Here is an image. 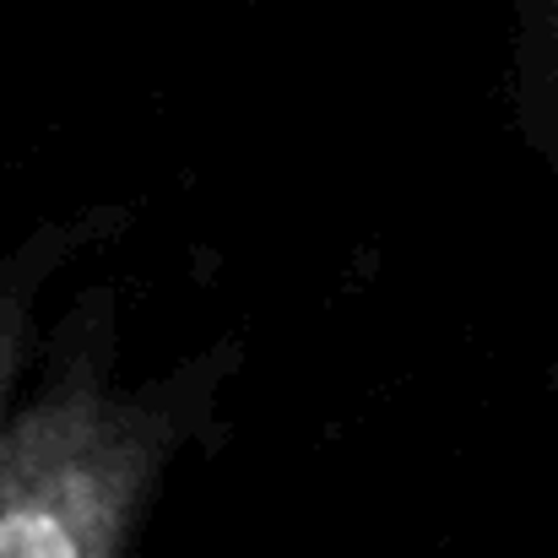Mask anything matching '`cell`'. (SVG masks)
Segmentation results:
<instances>
[{
  "mask_svg": "<svg viewBox=\"0 0 558 558\" xmlns=\"http://www.w3.org/2000/svg\"><path fill=\"white\" fill-rule=\"evenodd\" d=\"M153 461V423L82 385L27 412L0 477V558H120Z\"/></svg>",
  "mask_w": 558,
  "mask_h": 558,
  "instance_id": "6da1fadb",
  "label": "cell"
},
{
  "mask_svg": "<svg viewBox=\"0 0 558 558\" xmlns=\"http://www.w3.org/2000/svg\"><path fill=\"white\" fill-rule=\"evenodd\" d=\"M11 364H16V310L0 304V477L11 461V434H5V385H11Z\"/></svg>",
  "mask_w": 558,
  "mask_h": 558,
  "instance_id": "7a4b0ae2",
  "label": "cell"
}]
</instances>
